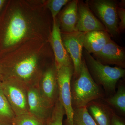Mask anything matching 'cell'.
<instances>
[{"mask_svg": "<svg viewBox=\"0 0 125 125\" xmlns=\"http://www.w3.org/2000/svg\"><path fill=\"white\" fill-rule=\"evenodd\" d=\"M87 110L97 125H111V109L96 101L86 106Z\"/></svg>", "mask_w": 125, "mask_h": 125, "instance_id": "2e32d148", "label": "cell"}, {"mask_svg": "<svg viewBox=\"0 0 125 125\" xmlns=\"http://www.w3.org/2000/svg\"><path fill=\"white\" fill-rule=\"evenodd\" d=\"M70 90L73 109L86 106L103 96L100 86L90 75L83 57L79 74L71 81Z\"/></svg>", "mask_w": 125, "mask_h": 125, "instance_id": "6da1fadb", "label": "cell"}, {"mask_svg": "<svg viewBox=\"0 0 125 125\" xmlns=\"http://www.w3.org/2000/svg\"><path fill=\"white\" fill-rule=\"evenodd\" d=\"M0 87L16 116L29 113L26 86L17 81L5 79L0 81Z\"/></svg>", "mask_w": 125, "mask_h": 125, "instance_id": "5b68a950", "label": "cell"}, {"mask_svg": "<svg viewBox=\"0 0 125 125\" xmlns=\"http://www.w3.org/2000/svg\"><path fill=\"white\" fill-rule=\"evenodd\" d=\"M2 80V77H1V75L0 73V81H1Z\"/></svg>", "mask_w": 125, "mask_h": 125, "instance_id": "484cf974", "label": "cell"}, {"mask_svg": "<svg viewBox=\"0 0 125 125\" xmlns=\"http://www.w3.org/2000/svg\"><path fill=\"white\" fill-rule=\"evenodd\" d=\"M85 33L76 31L61 34L62 42L73 63L74 72L72 78H76L80 72Z\"/></svg>", "mask_w": 125, "mask_h": 125, "instance_id": "52a82bcc", "label": "cell"}, {"mask_svg": "<svg viewBox=\"0 0 125 125\" xmlns=\"http://www.w3.org/2000/svg\"><path fill=\"white\" fill-rule=\"evenodd\" d=\"M73 125H97L91 116L86 106L73 109Z\"/></svg>", "mask_w": 125, "mask_h": 125, "instance_id": "d6986e66", "label": "cell"}, {"mask_svg": "<svg viewBox=\"0 0 125 125\" xmlns=\"http://www.w3.org/2000/svg\"><path fill=\"white\" fill-rule=\"evenodd\" d=\"M79 0H70L67 4L61 14L58 22L60 28L64 33L76 31L78 19V3Z\"/></svg>", "mask_w": 125, "mask_h": 125, "instance_id": "5bb4252c", "label": "cell"}, {"mask_svg": "<svg viewBox=\"0 0 125 125\" xmlns=\"http://www.w3.org/2000/svg\"><path fill=\"white\" fill-rule=\"evenodd\" d=\"M50 41L55 57L56 68L73 66L72 61L62 42L61 29L57 19L53 20Z\"/></svg>", "mask_w": 125, "mask_h": 125, "instance_id": "8fae6325", "label": "cell"}, {"mask_svg": "<svg viewBox=\"0 0 125 125\" xmlns=\"http://www.w3.org/2000/svg\"><path fill=\"white\" fill-rule=\"evenodd\" d=\"M15 117L0 87V125H13Z\"/></svg>", "mask_w": 125, "mask_h": 125, "instance_id": "e0dca14e", "label": "cell"}, {"mask_svg": "<svg viewBox=\"0 0 125 125\" xmlns=\"http://www.w3.org/2000/svg\"><path fill=\"white\" fill-rule=\"evenodd\" d=\"M4 0H0V9L2 7V5L4 4Z\"/></svg>", "mask_w": 125, "mask_h": 125, "instance_id": "d4e9b609", "label": "cell"}, {"mask_svg": "<svg viewBox=\"0 0 125 125\" xmlns=\"http://www.w3.org/2000/svg\"><path fill=\"white\" fill-rule=\"evenodd\" d=\"M106 101L109 105L116 109L121 113H125V88L123 85L118 87L116 92Z\"/></svg>", "mask_w": 125, "mask_h": 125, "instance_id": "ac0fdd59", "label": "cell"}, {"mask_svg": "<svg viewBox=\"0 0 125 125\" xmlns=\"http://www.w3.org/2000/svg\"><path fill=\"white\" fill-rule=\"evenodd\" d=\"M11 65L7 76L3 80L17 81L28 89L38 87L41 78L38 74V61L36 56L27 57Z\"/></svg>", "mask_w": 125, "mask_h": 125, "instance_id": "3957f363", "label": "cell"}, {"mask_svg": "<svg viewBox=\"0 0 125 125\" xmlns=\"http://www.w3.org/2000/svg\"><path fill=\"white\" fill-rule=\"evenodd\" d=\"M117 13L120 22L118 23V30L119 33L123 32L125 29V10L123 7H117Z\"/></svg>", "mask_w": 125, "mask_h": 125, "instance_id": "603a6c76", "label": "cell"}, {"mask_svg": "<svg viewBox=\"0 0 125 125\" xmlns=\"http://www.w3.org/2000/svg\"><path fill=\"white\" fill-rule=\"evenodd\" d=\"M111 125H125L122 119L112 110H111Z\"/></svg>", "mask_w": 125, "mask_h": 125, "instance_id": "cb8c5ba5", "label": "cell"}, {"mask_svg": "<svg viewBox=\"0 0 125 125\" xmlns=\"http://www.w3.org/2000/svg\"></svg>", "mask_w": 125, "mask_h": 125, "instance_id": "4316f807", "label": "cell"}, {"mask_svg": "<svg viewBox=\"0 0 125 125\" xmlns=\"http://www.w3.org/2000/svg\"><path fill=\"white\" fill-rule=\"evenodd\" d=\"M76 31L86 33L90 31H106L105 27L94 15L86 2L79 1L78 19Z\"/></svg>", "mask_w": 125, "mask_h": 125, "instance_id": "9c48e42d", "label": "cell"}, {"mask_svg": "<svg viewBox=\"0 0 125 125\" xmlns=\"http://www.w3.org/2000/svg\"><path fill=\"white\" fill-rule=\"evenodd\" d=\"M43 100L52 109L58 100V89L55 66L48 69L40 78L38 87Z\"/></svg>", "mask_w": 125, "mask_h": 125, "instance_id": "ba28073f", "label": "cell"}, {"mask_svg": "<svg viewBox=\"0 0 125 125\" xmlns=\"http://www.w3.org/2000/svg\"><path fill=\"white\" fill-rule=\"evenodd\" d=\"M65 115V109L58 100L52 108L51 114L47 121L46 125H63L62 121Z\"/></svg>", "mask_w": 125, "mask_h": 125, "instance_id": "ffe728a7", "label": "cell"}, {"mask_svg": "<svg viewBox=\"0 0 125 125\" xmlns=\"http://www.w3.org/2000/svg\"><path fill=\"white\" fill-rule=\"evenodd\" d=\"M69 0H51L47 4V7L49 9L53 20L56 19V16L61 9L64 6L67 4Z\"/></svg>", "mask_w": 125, "mask_h": 125, "instance_id": "7402d4cb", "label": "cell"}, {"mask_svg": "<svg viewBox=\"0 0 125 125\" xmlns=\"http://www.w3.org/2000/svg\"><path fill=\"white\" fill-rule=\"evenodd\" d=\"M111 37L106 31L87 32L84 36L83 47L90 54H96L101 51L111 39Z\"/></svg>", "mask_w": 125, "mask_h": 125, "instance_id": "9a60e30c", "label": "cell"}, {"mask_svg": "<svg viewBox=\"0 0 125 125\" xmlns=\"http://www.w3.org/2000/svg\"><path fill=\"white\" fill-rule=\"evenodd\" d=\"M28 101L29 113L37 118L47 122L52 109L45 104L40 96L38 87H31L28 89Z\"/></svg>", "mask_w": 125, "mask_h": 125, "instance_id": "4fadbf2b", "label": "cell"}, {"mask_svg": "<svg viewBox=\"0 0 125 125\" xmlns=\"http://www.w3.org/2000/svg\"><path fill=\"white\" fill-rule=\"evenodd\" d=\"M96 60L104 65H115L125 69V52L124 48L111 39L102 49L93 54Z\"/></svg>", "mask_w": 125, "mask_h": 125, "instance_id": "7c38bea8", "label": "cell"}, {"mask_svg": "<svg viewBox=\"0 0 125 125\" xmlns=\"http://www.w3.org/2000/svg\"><path fill=\"white\" fill-rule=\"evenodd\" d=\"M83 56L90 74L95 83L99 86L102 85L107 94H115L117 82L125 76V69L103 64L85 49L83 51Z\"/></svg>", "mask_w": 125, "mask_h": 125, "instance_id": "7a4b0ae2", "label": "cell"}, {"mask_svg": "<svg viewBox=\"0 0 125 125\" xmlns=\"http://www.w3.org/2000/svg\"><path fill=\"white\" fill-rule=\"evenodd\" d=\"M85 2L111 37L118 36L120 33L116 1L113 0H90Z\"/></svg>", "mask_w": 125, "mask_h": 125, "instance_id": "277c9868", "label": "cell"}, {"mask_svg": "<svg viewBox=\"0 0 125 125\" xmlns=\"http://www.w3.org/2000/svg\"><path fill=\"white\" fill-rule=\"evenodd\" d=\"M47 122L42 120L29 113L16 116L13 125H46Z\"/></svg>", "mask_w": 125, "mask_h": 125, "instance_id": "44dd1931", "label": "cell"}, {"mask_svg": "<svg viewBox=\"0 0 125 125\" xmlns=\"http://www.w3.org/2000/svg\"><path fill=\"white\" fill-rule=\"evenodd\" d=\"M58 89V100L63 106L67 119L66 125H73V109L72 104L70 83L73 74V66L56 68Z\"/></svg>", "mask_w": 125, "mask_h": 125, "instance_id": "8992f818", "label": "cell"}, {"mask_svg": "<svg viewBox=\"0 0 125 125\" xmlns=\"http://www.w3.org/2000/svg\"><path fill=\"white\" fill-rule=\"evenodd\" d=\"M28 30L27 21L20 11L15 12L10 19L5 35L4 44L6 47L15 45L25 37Z\"/></svg>", "mask_w": 125, "mask_h": 125, "instance_id": "30bf717a", "label": "cell"}]
</instances>
